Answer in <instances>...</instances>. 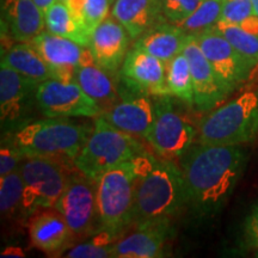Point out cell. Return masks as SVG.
I'll return each mask as SVG.
<instances>
[{
    "label": "cell",
    "instance_id": "obj_8",
    "mask_svg": "<svg viewBox=\"0 0 258 258\" xmlns=\"http://www.w3.org/2000/svg\"><path fill=\"white\" fill-rule=\"evenodd\" d=\"M76 237L92 233L98 224L97 211V182L76 169L70 172L66 186L55 205Z\"/></svg>",
    "mask_w": 258,
    "mask_h": 258
},
{
    "label": "cell",
    "instance_id": "obj_14",
    "mask_svg": "<svg viewBox=\"0 0 258 258\" xmlns=\"http://www.w3.org/2000/svg\"><path fill=\"white\" fill-rule=\"evenodd\" d=\"M183 53L188 57L191 70L194 105L200 111L217 108L231 93L225 88L211 62L205 56L194 35H189Z\"/></svg>",
    "mask_w": 258,
    "mask_h": 258
},
{
    "label": "cell",
    "instance_id": "obj_21",
    "mask_svg": "<svg viewBox=\"0 0 258 258\" xmlns=\"http://www.w3.org/2000/svg\"><path fill=\"white\" fill-rule=\"evenodd\" d=\"M189 35L179 25L164 21L144 32L134 46L167 63L184 49Z\"/></svg>",
    "mask_w": 258,
    "mask_h": 258
},
{
    "label": "cell",
    "instance_id": "obj_28",
    "mask_svg": "<svg viewBox=\"0 0 258 258\" xmlns=\"http://www.w3.org/2000/svg\"><path fill=\"white\" fill-rule=\"evenodd\" d=\"M227 40L234 49L256 67L258 64V36L244 30L237 24H228L218 22L214 27Z\"/></svg>",
    "mask_w": 258,
    "mask_h": 258
},
{
    "label": "cell",
    "instance_id": "obj_7",
    "mask_svg": "<svg viewBox=\"0 0 258 258\" xmlns=\"http://www.w3.org/2000/svg\"><path fill=\"white\" fill-rule=\"evenodd\" d=\"M67 169L69 165L54 159L24 157L19 166L24 182L21 206L23 214L30 215L41 209L55 207L69 179Z\"/></svg>",
    "mask_w": 258,
    "mask_h": 258
},
{
    "label": "cell",
    "instance_id": "obj_32",
    "mask_svg": "<svg viewBox=\"0 0 258 258\" xmlns=\"http://www.w3.org/2000/svg\"><path fill=\"white\" fill-rule=\"evenodd\" d=\"M202 0H161V12L167 22L179 24L199 8Z\"/></svg>",
    "mask_w": 258,
    "mask_h": 258
},
{
    "label": "cell",
    "instance_id": "obj_26",
    "mask_svg": "<svg viewBox=\"0 0 258 258\" xmlns=\"http://www.w3.org/2000/svg\"><path fill=\"white\" fill-rule=\"evenodd\" d=\"M166 82L170 95L188 104H194L191 70L188 57L183 51L166 63Z\"/></svg>",
    "mask_w": 258,
    "mask_h": 258
},
{
    "label": "cell",
    "instance_id": "obj_17",
    "mask_svg": "<svg viewBox=\"0 0 258 258\" xmlns=\"http://www.w3.org/2000/svg\"><path fill=\"white\" fill-rule=\"evenodd\" d=\"M109 123L133 137L146 138L154 122V104L146 95L127 98L101 114Z\"/></svg>",
    "mask_w": 258,
    "mask_h": 258
},
{
    "label": "cell",
    "instance_id": "obj_19",
    "mask_svg": "<svg viewBox=\"0 0 258 258\" xmlns=\"http://www.w3.org/2000/svg\"><path fill=\"white\" fill-rule=\"evenodd\" d=\"M3 17L10 36L17 42L29 43L46 27L44 12L34 0H5Z\"/></svg>",
    "mask_w": 258,
    "mask_h": 258
},
{
    "label": "cell",
    "instance_id": "obj_9",
    "mask_svg": "<svg viewBox=\"0 0 258 258\" xmlns=\"http://www.w3.org/2000/svg\"><path fill=\"white\" fill-rule=\"evenodd\" d=\"M154 111V122L145 139L164 159L182 157L191 147L195 129L177 114L166 96L158 97Z\"/></svg>",
    "mask_w": 258,
    "mask_h": 258
},
{
    "label": "cell",
    "instance_id": "obj_5",
    "mask_svg": "<svg viewBox=\"0 0 258 258\" xmlns=\"http://www.w3.org/2000/svg\"><path fill=\"white\" fill-rule=\"evenodd\" d=\"M138 171L133 160L105 172L97 180L98 231L117 238L133 224Z\"/></svg>",
    "mask_w": 258,
    "mask_h": 258
},
{
    "label": "cell",
    "instance_id": "obj_2",
    "mask_svg": "<svg viewBox=\"0 0 258 258\" xmlns=\"http://www.w3.org/2000/svg\"><path fill=\"white\" fill-rule=\"evenodd\" d=\"M133 161L139 176L133 212L135 227L170 220L188 203L182 169L170 159H156L146 152Z\"/></svg>",
    "mask_w": 258,
    "mask_h": 258
},
{
    "label": "cell",
    "instance_id": "obj_34",
    "mask_svg": "<svg viewBox=\"0 0 258 258\" xmlns=\"http://www.w3.org/2000/svg\"><path fill=\"white\" fill-rule=\"evenodd\" d=\"M22 159H24L23 154L16 147L15 144L2 146V150H0V177L8 176L9 173L18 170Z\"/></svg>",
    "mask_w": 258,
    "mask_h": 258
},
{
    "label": "cell",
    "instance_id": "obj_22",
    "mask_svg": "<svg viewBox=\"0 0 258 258\" xmlns=\"http://www.w3.org/2000/svg\"><path fill=\"white\" fill-rule=\"evenodd\" d=\"M31 244L47 253L57 252L72 239L73 233L62 215L56 211L37 214L29 225Z\"/></svg>",
    "mask_w": 258,
    "mask_h": 258
},
{
    "label": "cell",
    "instance_id": "obj_18",
    "mask_svg": "<svg viewBox=\"0 0 258 258\" xmlns=\"http://www.w3.org/2000/svg\"><path fill=\"white\" fill-rule=\"evenodd\" d=\"M38 86L8 64L0 63V116L2 123H15L22 117L29 97Z\"/></svg>",
    "mask_w": 258,
    "mask_h": 258
},
{
    "label": "cell",
    "instance_id": "obj_38",
    "mask_svg": "<svg viewBox=\"0 0 258 258\" xmlns=\"http://www.w3.org/2000/svg\"><path fill=\"white\" fill-rule=\"evenodd\" d=\"M34 2L36 3L38 6H40V9L42 10V11L46 12L47 10L56 2V0H34Z\"/></svg>",
    "mask_w": 258,
    "mask_h": 258
},
{
    "label": "cell",
    "instance_id": "obj_4",
    "mask_svg": "<svg viewBox=\"0 0 258 258\" xmlns=\"http://www.w3.org/2000/svg\"><path fill=\"white\" fill-rule=\"evenodd\" d=\"M144 152L135 137L114 127L101 115L97 116L91 134L74 159V167L97 182L109 170Z\"/></svg>",
    "mask_w": 258,
    "mask_h": 258
},
{
    "label": "cell",
    "instance_id": "obj_1",
    "mask_svg": "<svg viewBox=\"0 0 258 258\" xmlns=\"http://www.w3.org/2000/svg\"><path fill=\"white\" fill-rule=\"evenodd\" d=\"M246 152L239 145L200 144L182 156L188 205L200 215H213L230 199L246 165Z\"/></svg>",
    "mask_w": 258,
    "mask_h": 258
},
{
    "label": "cell",
    "instance_id": "obj_10",
    "mask_svg": "<svg viewBox=\"0 0 258 258\" xmlns=\"http://www.w3.org/2000/svg\"><path fill=\"white\" fill-rule=\"evenodd\" d=\"M36 102L44 115L59 117H97L102 109L78 83L51 78L36 88Z\"/></svg>",
    "mask_w": 258,
    "mask_h": 258
},
{
    "label": "cell",
    "instance_id": "obj_13",
    "mask_svg": "<svg viewBox=\"0 0 258 258\" xmlns=\"http://www.w3.org/2000/svg\"><path fill=\"white\" fill-rule=\"evenodd\" d=\"M29 43L41 54L54 72L55 79L66 82L74 80L77 69L93 60L88 47L49 31L41 32Z\"/></svg>",
    "mask_w": 258,
    "mask_h": 258
},
{
    "label": "cell",
    "instance_id": "obj_31",
    "mask_svg": "<svg viewBox=\"0 0 258 258\" xmlns=\"http://www.w3.org/2000/svg\"><path fill=\"white\" fill-rule=\"evenodd\" d=\"M115 238L104 231H98L91 240L85 241L69 251L70 258H108L112 257V241Z\"/></svg>",
    "mask_w": 258,
    "mask_h": 258
},
{
    "label": "cell",
    "instance_id": "obj_3",
    "mask_svg": "<svg viewBox=\"0 0 258 258\" xmlns=\"http://www.w3.org/2000/svg\"><path fill=\"white\" fill-rule=\"evenodd\" d=\"M92 128L66 120L37 121L24 125L14 137L23 157H41L74 165Z\"/></svg>",
    "mask_w": 258,
    "mask_h": 258
},
{
    "label": "cell",
    "instance_id": "obj_37",
    "mask_svg": "<svg viewBox=\"0 0 258 258\" xmlns=\"http://www.w3.org/2000/svg\"><path fill=\"white\" fill-rule=\"evenodd\" d=\"M0 257L5 258V257H11V258H23L25 257L24 251L18 246H9L6 247L5 250L2 251L0 253Z\"/></svg>",
    "mask_w": 258,
    "mask_h": 258
},
{
    "label": "cell",
    "instance_id": "obj_39",
    "mask_svg": "<svg viewBox=\"0 0 258 258\" xmlns=\"http://www.w3.org/2000/svg\"><path fill=\"white\" fill-rule=\"evenodd\" d=\"M251 4H252L253 15H256L258 17V0H251Z\"/></svg>",
    "mask_w": 258,
    "mask_h": 258
},
{
    "label": "cell",
    "instance_id": "obj_33",
    "mask_svg": "<svg viewBox=\"0 0 258 258\" xmlns=\"http://www.w3.org/2000/svg\"><path fill=\"white\" fill-rule=\"evenodd\" d=\"M252 15L251 0H222L221 17L219 22L239 25Z\"/></svg>",
    "mask_w": 258,
    "mask_h": 258
},
{
    "label": "cell",
    "instance_id": "obj_41",
    "mask_svg": "<svg viewBox=\"0 0 258 258\" xmlns=\"http://www.w3.org/2000/svg\"><path fill=\"white\" fill-rule=\"evenodd\" d=\"M257 256H258V254H257Z\"/></svg>",
    "mask_w": 258,
    "mask_h": 258
},
{
    "label": "cell",
    "instance_id": "obj_25",
    "mask_svg": "<svg viewBox=\"0 0 258 258\" xmlns=\"http://www.w3.org/2000/svg\"><path fill=\"white\" fill-rule=\"evenodd\" d=\"M44 18H46L47 31L57 35V36L70 38V40L89 48L91 34L71 14L66 3L56 0L44 12Z\"/></svg>",
    "mask_w": 258,
    "mask_h": 258
},
{
    "label": "cell",
    "instance_id": "obj_16",
    "mask_svg": "<svg viewBox=\"0 0 258 258\" xmlns=\"http://www.w3.org/2000/svg\"><path fill=\"white\" fill-rule=\"evenodd\" d=\"M170 220L137 227L134 233L116 241L112 257L117 258H156L163 257L169 239Z\"/></svg>",
    "mask_w": 258,
    "mask_h": 258
},
{
    "label": "cell",
    "instance_id": "obj_40",
    "mask_svg": "<svg viewBox=\"0 0 258 258\" xmlns=\"http://www.w3.org/2000/svg\"><path fill=\"white\" fill-rule=\"evenodd\" d=\"M60 2H63V3H66V2H67V0H60Z\"/></svg>",
    "mask_w": 258,
    "mask_h": 258
},
{
    "label": "cell",
    "instance_id": "obj_12",
    "mask_svg": "<svg viewBox=\"0 0 258 258\" xmlns=\"http://www.w3.org/2000/svg\"><path fill=\"white\" fill-rule=\"evenodd\" d=\"M121 79L134 93L146 96H167L166 63L140 48L128 51L121 70Z\"/></svg>",
    "mask_w": 258,
    "mask_h": 258
},
{
    "label": "cell",
    "instance_id": "obj_15",
    "mask_svg": "<svg viewBox=\"0 0 258 258\" xmlns=\"http://www.w3.org/2000/svg\"><path fill=\"white\" fill-rule=\"evenodd\" d=\"M131 35L114 17L106 18L93 30L89 49L93 60L108 73L121 70L128 54Z\"/></svg>",
    "mask_w": 258,
    "mask_h": 258
},
{
    "label": "cell",
    "instance_id": "obj_30",
    "mask_svg": "<svg viewBox=\"0 0 258 258\" xmlns=\"http://www.w3.org/2000/svg\"><path fill=\"white\" fill-rule=\"evenodd\" d=\"M23 191L24 182L19 169L0 177V211L3 215L8 217L21 208Z\"/></svg>",
    "mask_w": 258,
    "mask_h": 258
},
{
    "label": "cell",
    "instance_id": "obj_24",
    "mask_svg": "<svg viewBox=\"0 0 258 258\" xmlns=\"http://www.w3.org/2000/svg\"><path fill=\"white\" fill-rule=\"evenodd\" d=\"M2 63L8 64L37 85L48 79L55 78L48 63L30 43L19 42L6 51L3 50Z\"/></svg>",
    "mask_w": 258,
    "mask_h": 258
},
{
    "label": "cell",
    "instance_id": "obj_23",
    "mask_svg": "<svg viewBox=\"0 0 258 258\" xmlns=\"http://www.w3.org/2000/svg\"><path fill=\"white\" fill-rule=\"evenodd\" d=\"M74 82L91 97L104 112L118 103L117 89L106 71L95 62V60L82 64L74 73Z\"/></svg>",
    "mask_w": 258,
    "mask_h": 258
},
{
    "label": "cell",
    "instance_id": "obj_36",
    "mask_svg": "<svg viewBox=\"0 0 258 258\" xmlns=\"http://www.w3.org/2000/svg\"><path fill=\"white\" fill-rule=\"evenodd\" d=\"M239 27H241L244 30L251 32V34H254L258 36V17L256 15L250 16L249 18H246L243 23L239 24Z\"/></svg>",
    "mask_w": 258,
    "mask_h": 258
},
{
    "label": "cell",
    "instance_id": "obj_11",
    "mask_svg": "<svg viewBox=\"0 0 258 258\" xmlns=\"http://www.w3.org/2000/svg\"><path fill=\"white\" fill-rule=\"evenodd\" d=\"M201 50L219 78L232 93L249 79L254 67L234 49L217 29L213 28L195 36Z\"/></svg>",
    "mask_w": 258,
    "mask_h": 258
},
{
    "label": "cell",
    "instance_id": "obj_29",
    "mask_svg": "<svg viewBox=\"0 0 258 258\" xmlns=\"http://www.w3.org/2000/svg\"><path fill=\"white\" fill-rule=\"evenodd\" d=\"M221 10L222 0H202L199 8L177 25H179L188 35L196 36L218 24L221 17Z\"/></svg>",
    "mask_w": 258,
    "mask_h": 258
},
{
    "label": "cell",
    "instance_id": "obj_35",
    "mask_svg": "<svg viewBox=\"0 0 258 258\" xmlns=\"http://www.w3.org/2000/svg\"><path fill=\"white\" fill-rule=\"evenodd\" d=\"M246 235L251 243L258 246V202L254 205L252 212L246 220Z\"/></svg>",
    "mask_w": 258,
    "mask_h": 258
},
{
    "label": "cell",
    "instance_id": "obj_20",
    "mask_svg": "<svg viewBox=\"0 0 258 258\" xmlns=\"http://www.w3.org/2000/svg\"><path fill=\"white\" fill-rule=\"evenodd\" d=\"M111 17L123 25L133 40L166 21L161 12V0H115Z\"/></svg>",
    "mask_w": 258,
    "mask_h": 258
},
{
    "label": "cell",
    "instance_id": "obj_6",
    "mask_svg": "<svg viewBox=\"0 0 258 258\" xmlns=\"http://www.w3.org/2000/svg\"><path fill=\"white\" fill-rule=\"evenodd\" d=\"M257 135L258 92L247 91L203 118L199 128V143L240 146Z\"/></svg>",
    "mask_w": 258,
    "mask_h": 258
},
{
    "label": "cell",
    "instance_id": "obj_27",
    "mask_svg": "<svg viewBox=\"0 0 258 258\" xmlns=\"http://www.w3.org/2000/svg\"><path fill=\"white\" fill-rule=\"evenodd\" d=\"M115 0H67L71 14L90 34L108 18Z\"/></svg>",
    "mask_w": 258,
    "mask_h": 258
}]
</instances>
